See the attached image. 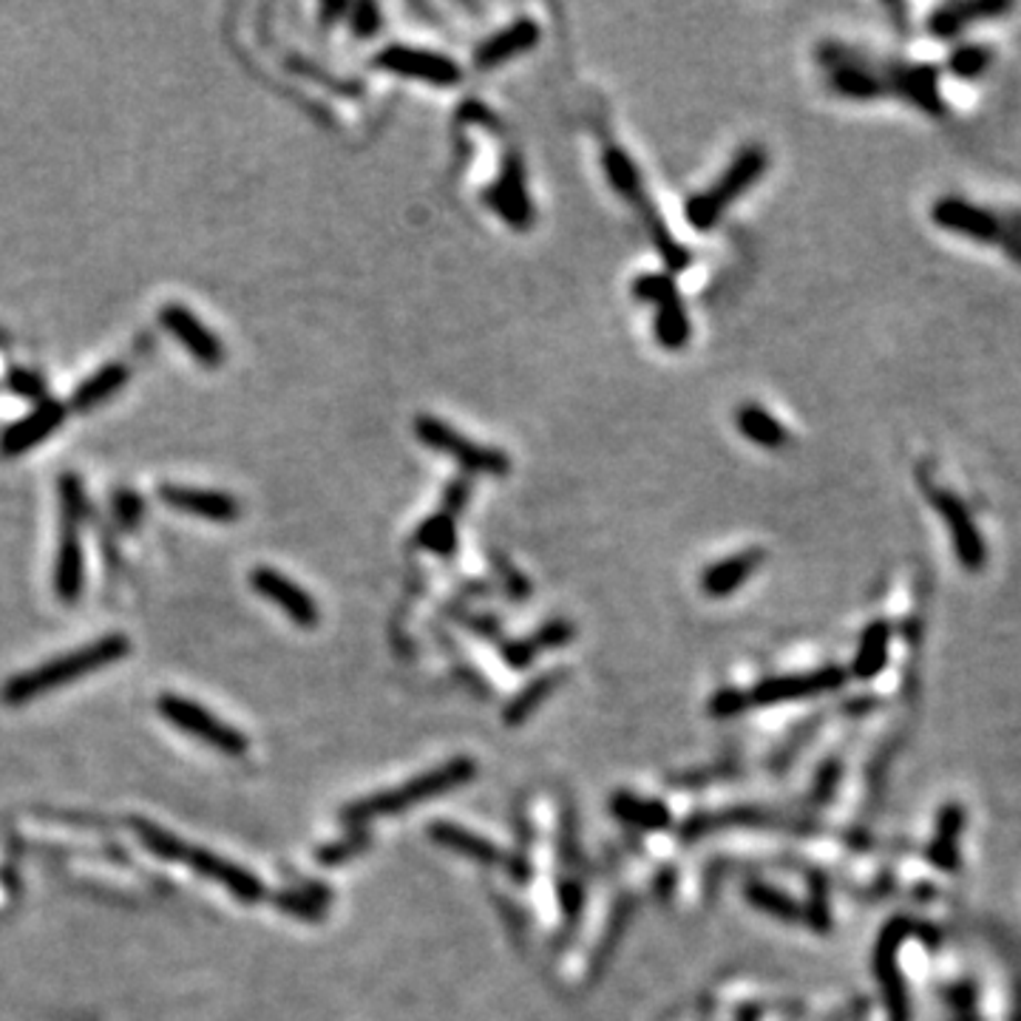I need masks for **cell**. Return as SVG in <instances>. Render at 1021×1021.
I'll return each mask as SVG.
<instances>
[{
	"instance_id": "obj_26",
	"label": "cell",
	"mask_w": 1021,
	"mask_h": 1021,
	"mask_svg": "<svg viewBox=\"0 0 1021 1021\" xmlns=\"http://www.w3.org/2000/svg\"><path fill=\"white\" fill-rule=\"evenodd\" d=\"M899 937H902V933H899L897 928L886 931V937H882V945H880V957H877V970H880L882 988H886V999H888V1008H891L894 1021H906L908 1002H906V993H902V982H899V977H897V968H894V948H897Z\"/></svg>"
},
{
	"instance_id": "obj_17",
	"label": "cell",
	"mask_w": 1021,
	"mask_h": 1021,
	"mask_svg": "<svg viewBox=\"0 0 1021 1021\" xmlns=\"http://www.w3.org/2000/svg\"><path fill=\"white\" fill-rule=\"evenodd\" d=\"M160 497L176 511L205 517L213 522H233L238 517V502L233 494L213 489H191V486H162Z\"/></svg>"
},
{
	"instance_id": "obj_3",
	"label": "cell",
	"mask_w": 1021,
	"mask_h": 1021,
	"mask_svg": "<svg viewBox=\"0 0 1021 1021\" xmlns=\"http://www.w3.org/2000/svg\"><path fill=\"white\" fill-rule=\"evenodd\" d=\"M766 165H769V156H766V151L760 149V145H746V149H741L738 154H735L733 165L726 167L724 174L718 176V182H715L709 191L695 193L693 200L687 202L690 225L701 233L713 231L721 213L733 205L741 193L749 191V187L764 176Z\"/></svg>"
},
{
	"instance_id": "obj_24",
	"label": "cell",
	"mask_w": 1021,
	"mask_h": 1021,
	"mask_svg": "<svg viewBox=\"0 0 1021 1021\" xmlns=\"http://www.w3.org/2000/svg\"><path fill=\"white\" fill-rule=\"evenodd\" d=\"M429 835L435 837V843H440V846L455 848V851H460V855H466V857H474L477 862H489V866H497V862L502 860L500 851H497V848L491 846L486 837L471 835V831L460 829V826H451V823H435V826L429 829Z\"/></svg>"
},
{
	"instance_id": "obj_27",
	"label": "cell",
	"mask_w": 1021,
	"mask_h": 1021,
	"mask_svg": "<svg viewBox=\"0 0 1021 1021\" xmlns=\"http://www.w3.org/2000/svg\"><path fill=\"white\" fill-rule=\"evenodd\" d=\"M829 83L837 94L848 96V100H874V96L882 94L880 80L874 78L868 69H860V65L851 63L831 65Z\"/></svg>"
},
{
	"instance_id": "obj_6",
	"label": "cell",
	"mask_w": 1021,
	"mask_h": 1021,
	"mask_svg": "<svg viewBox=\"0 0 1021 1021\" xmlns=\"http://www.w3.org/2000/svg\"><path fill=\"white\" fill-rule=\"evenodd\" d=\"M156 707L160 713L165 715L176 729L187 735H196L200 741L211 744L213 749H218L222 755H231V758H238V755H245L247 752V738L242 733H236L231 724L225 721H218L216 715L207 713L205 707H200L196 701L182 698V695L165 693L160 695L156 701Z\"/></svg>"
},
{
	"instance_id": "obj_7",
	"label": "cell",
	"mask_w": 1021,
	"mask_h": 1021,
	"mask_svg": "<svg viewBox=\"0 0 1021 1021\" xmlns=\"http://www.w3.org/2000/svg\"><path fill=\"white\" fill-rule=\"evenodd\" d=\"M63 533H60L58 571H54V591L63 602H78L83 591V548H80V514H83V491L74 477H63Z\"/></svg>"
},
{
	"instance_id": "obj_33",
	"label": "cell",
	"mask_w": 1021,
	"mask_h": 1021,
	"mask_svg": "<svg viewBox=\"0 0 1021 1021\" xmlns=\"http://www.w3.org/2000/svg\"><path fill=\"white\" fill-rule=\"evenodd\" d=\"M131 826H134V831L140 835L142 846H149L154 855L162 857V860H182V855H185V843H182L180 837L167 835L165 829H160V826H154V823L149 820H131Z\"/></svg>"
},
{
	"instance_id": "obj_19",
	"label": "cell",
	"mask_w": 1021,
	"mask_h": 1021,
	"mask_svg": "<svg viewBox=\"0 0 1021 1021\" xmlns=\"http://www.w3.org/2000/svg\"><path fill=\"white\" fill-rule=\"evenodd\" d=\"M764 559L766 553L760 551V548H749V551H741L735 553V557L721 559V562H715L713 568L704 571V576H701V591L715 599L729 596V593L738 591L746 579L764 565Z\"/></svg>"
},
{
	"instance_id": "obj_13",
	"label": "cell",
	"mask_w": 1021,
	"mask_h": 1021,
	"mask_svg": "<svg viewBox=\"0 0 1021 1021\" xmlns=\"http://www.w3.org/2000/svg\"><path fill=\"white\" fill-rule=\"evenodd\" d=\"M843 684V670L826 667L817 673L804 675H784V678H769L764 684L746 693V707H769V704H780V701L792 698H806V695L826 693Z\"/></svg>"
},
{
	"instance_id": "obj_23",
	"label": "cell",
	"mask_w": 1021,
	"mask_h": 1021,
	"mask_svg": "<svg viewBox=\"0 0 1021 1021\" xmlns=\"http://www.w3.org/2000/svg\"><path fill=\"white\" fill-rule=\"evenodd\" d=\"M602 167L613 191H616L619 196H624L633 207L647 196L642 185V174H639V167L633 165V160L627 156V151H622L619 145H608V149L602 151Z\"/></svg>"
},
{
	"instance_id": "obj_21",
	"label": "cell",
	"mask_w": 1021,
	"mask_h": 1021,
	"mask_svg": "<svg viewBox=\"0 0 1021 1021\" xmlns=\"http://www.w3.org/2000/svg\"><path fill=\"white\" fill-rule=\"evenodd\" d=\"M1010 12L1008 3H948V7H939L937 12L931 14L928 20V29H931L937 38H953V34L962 32L964 27H970L973 20L979 18H996V14Z\"/></svg>"
},
{
	"instance_id": "obj_9",
	"label": "cell",
	"mask_w": 1021,
	"mask_h": 1021,
	"mask_svg": "<svg viewBox=\"0 0 1021 1021\" xmlns=\"http://www.w3.org/2000/svg\"><path fill=\"white\" fill-rule=\"evenodd\" d=\"M926 494L928 502L937 508L939 517L945 520L948 531H951L959 562H962L968 571H982L984 559H988V548H984L979 528L970 520V511L964 508V502L959 500L957 494H951V491L937 489V486H926Z\"/></svg>"
},
{
	"instance_id": "obj_12",
	"label": "cell",
	"mask_w": 1021,
	"mask_h": 1021,
	"mask_svg": "<svg viewBox=\"0 0 1021 1021\" xmlns=\"http://www.w3.org/2000/svg\"><path fill=\"white\" fill-rule=\"evenodd\" d=\"M251 582H253V591H256L258 596H264L267 602L278 604V608L287 613V619H293V622L302 624V627H315L318 619H321V613H318V604L309 599V593L304 591L302 585H296L293 579L284 576V573L262 565L253 571Z\"/></svg>"
},
{
	"instance_id": "obj_1",
	"label": "cell",
	"mask_w": 1021,
	"mask_h": 1021,
	"mask_svg": "<svg viewBox=\"0 0 1021 1021\" xmlns=\"http://www.w3.org/2000/svg\"><path fill=\"white\" fill-rule=\"evenodd\" d=\"M131 650L129 639L123 633H109L100 642L85 644V647L74 650V653H65L60 658L49 664H40V667L29 670V673H20L9 681L7 687L0 690V698L12 704V707H20V704H27L32 701L34 695L52 693V690L65 687L71 681H78L80 675H89L94 670H103L109 664H116L120 658H125Z\"/></svg>"
},
{
	"instance_id": "obj_20",
	"label": "cell",
	"mask_w": 1021,
	"mask_h": 1021,
	"mask_svg": "<svg viewBox=\"0 0 1021 1021\" xmlns=\"http://www.w3.org/2000/svg\"><path fill=\"white\" fill-rule=\"evenodd\" d=\"M735 426L746 440H752L760 449H784L789 443V431L775 415L764 409L760 404H741L735 411Z\"/></svg>"
},
{
	"instance_id": "obj_10",
	"label": "cell",
	"mask_w": 1021,
	"mask_h": 1021,
	"mask_svg": "<svg viewBox=\"0 0 1021 1021\" xmlns=\"http://www.w3.org/2000/svg\"><path fill=\"white\" fill-rule=\"evenodd\" d=\"M486 202L491 211L511 225L514 231H531L533 225V205L525 187V165L517 154L506 156L500 176L494 185L486 191Z\"/></svg>"
},
{
	"instance_id": "obj_31",
	"label": "cell",
	"mask_w": 1021,
	"mask_h": 1021,
	"mask_svg": "<svg viewBox=\"0 0 1021 1021\" xmlns=\"http://www.w3.org/2000/svg\"><path fill=\"white\" fill-rule=\"evenodd\" d=\"M899 89L906 91V96H911L913 103H919L926 111H931V114H939V111H942V103H939V94H937V74H933L928 65H922V69H913V71H908V69L902 71V74H899Z\"/></svg>"
},
{
	"instance_id": "obj_2",
	"label": "cell",
	"mask_w": 1021,
	"mask_h": 1021,
	"mask_svg": "<svg viewBox=\"0 0 1021 1021\" xmlns=\"http://www.w3.org/2000/svg\"><path fill=\"white\" fill-rule=\"evenodd\" d=\"M477 766L471 764L469 758H457L449 760L446 766L435 772H426V775L415 777L411 784L400 786L395 792H384V795H375L369 800H360V804H353L344 809V817L349 823H364L372 820V817L380 815H392V811L409 809V806H418L423 800H431V797L443 795V792L455 789V786L469 784L471 777H474Z\"/></svg>"
},
{
	"instance_id": "obj_39",
	"label": "cell",
	"mask_w": 1021,
	"mask_h": 1021,
	"mask_svg": "<svg viewBox=\"0 0 1021 1021\" xmlns=\"http://www.w3.org/2000/svg\"><path fill=\"white\" fill-rule=\"evenodd\" d=\"M278 906H282V911L298 913V917H307V919L321 917V906H315V902H309V899H304V897H296V894H282V897H278Z\"/></svg>"
},
{
	"instance_id": "obj_37",
	"label": "cell",
	"mask_w": 1021,
	"mask_h": 1021,
	"mask_svg": "<svg viewBox=\"0 0 1021 1021\" xmlns=\"http://www.w3.org/2000/svg\"><path fill=\"white\" fill-rule=\"evenodd\" d=\"M469 500H471V480L469 477H455V480L446 486L443 508H440V511H446V514H451L457 520V517L466 511Z\"/></svg>"
},
{
	"instance_id": "obj_36",
	"label": "cell",
	"mask_w": 1021,
	"mask_h": 1021,
	"mask_svg": "<svg viewBox=\"0 0 1021 1021\" xmlns=\"http://www.w3.org/2000/svg\"><path fill=\"white\" fill-rule=\"evenodd\" d=\"M553 687H557V675H548V678H540L537 684H531V687H528L525 693L517 695V701L511 704V709L506 713V718L511 721V724H517V721L528 718V715H531V709L537 707V704H540V701L545 698V695L551 693Z\"/></svg>"
},
{
	"instance_id": "obj_32",
	"label": "cell",
	"mask_w": 1021,
	"mask_h": 1021,
	"mask_svg": "<svg viewBox=\"0 0 1021 1021\" xmlns=\"http://www.w3.org/2000/svg\"><path fill=\"white\" fill-rule=\"evenodd\" d=\"M959 829H962V809H959V806H948V809L942 811V820H939L937 843L931 846V857L937 860V866H957Z\"/></svg>"
},
{
	"instance_id": "obj_18",
	"label": "cell",
	"mask_w": 1021,
	"mask_h": 1021,
	"mask_svg": "<svg viewBox=\"0 0 1021 1021\" xmlns=\"http://www.w3.org/2000/svg\"><path fill=\"white\" fill-rule=\"evenodd\" d=\"M182 862H187V866L196 868V871L205 874V877H211V880L222 882L227 891L236 894V897L245 899V902H258V899L264 897V886L258 877H253V874L245 871V868H238V866H233V862L222 860V857L211 855V851L185 846Z\"/></svg>"
},
{
	"instance_id": "obj_25",
	"label": "cell",
	"mask_w": 1021,
	"mask_h": 1021,
	"mask_svg": "<svg viewBox=\"0 0 1021 1021\" xmlns=\"http://www.w3.org/2000/svg\"><path fill=\"white\" fill-rule=\"evenodd\" d=\"M125 380H129V369H125V364H105L103 369H96L91 378H85L83 384L78 386V392H74V398H71V406L85 411V409H91V406L103 404L105 398H111V395L123 389Z\"/></svg>"
},
{
	"instance_id": "obj_29",
	"label": "cell",
	"mask_w": 1021,
	"mask_h": 1021,
	"mask_svg": "<svg viewBox=\"0 0 1021 1021\" xmlns=\"http://www.w3.org/2000/svg\"><path fill=\"white\" fill-rule=\"evenodd\" d=\"M888 624L886 622H874L868 624V630L862 633L860 650H857L855 658V673L860 678H871V675L880 673V667L886 664V653H888Z\"/></svg>"
},
{
	"instance_id": "obj_35",
	"label": "cell",
	"mask_w": 1021,
	"mask_h": 1021,
	"mask_svg": "<svg viewBox=\"0 0 1021 1021\" xmlns=\"http://www.w3.org/2000/svg\"><path fill=\"white\" fill-rule=\"evenodd\" d=\"M746 897H749L752 902L760 908V911H769V913H775V917L795 919L797 913H800L789 897H784V894L775 891V888H769V886H749L746 888Z\"/></svg>"
},
{
	"instance_id": "obj_22",
	"label": "cell",
	"mask_w": 1021,
	"mask_h": 1021,
	"mask_svg": "<svg viewBox=\"0 0 1021 1021\" xmlns=\"http://www.w3.org/2000/svg\"><path fill=\"white\" fill-rule=\"evenodd\" d=\"M636 211L642 213L644 227H647L650 238H653V245L658 247V253H662L664 264H667V270L670 273H684V270H687L690 262H693V256H690L687 247L678 245V242H675V238L670 236V231H667V225H664V218H662V213H658V207H655L653 202H650L647 196H644V200L636 205Z\"/></svg>"
},
{
	"instance_id": "obj_40",
	"label": "cell",
	"mask_w": 1021,
	"mask_h": 1021,
	"mask_svg": "<svg viewBox=\"0 0 1021 1021\" xmlns=\"http://www.w3.org/2000/svg\"><path fill=\"white\" fill-rule=\"evenodd\" d=\"M14 389H18V392H23V395H40L43 392V386H40V380L38 378H29V375H14Z\"/></svg>"
},
{
	"instance_id": "obj_28",
	"label": "cell",
	"mask_w": 1021,
	"mask_h": 1021,
	"mask_svg": "<svg viewBox=\"0 0 1021 1021\" xmlns=\"http://www.w3.org/2000/svg\"><path fill=\"white\" fill-rule=\"evenodd\" d=\"M415 542H418L423 551L437 553V557H455L457 551V520L446 511H437L435 517H426L420 522L418 533H415Z\"/></svg>"
},
{
	"instance_id": "obj_16",
	"label": "cell",
	"mask_w": 1021,
	"mask_h": 1021,
	"mask_svg": "<svg viewBox=\"0 0 1021 1021\" xmlns=\"http://www.w3.org/2000/svg\"><path fill=\"white\" fill-rule=\"evenodd\" d=\"M69 409L60 400H49V404L38 406L32 415H27L23 420L9 426L0 437V455L3 457H20L27 455L29 449H34L38 443H43L45 437H52L54 429L65 420Z\"/></svg>"
},
{
	"instance_id": "obj_42",
	"label": "cell",
	"mask_w": 1021,
	"mask_h": 1021,
	"mask_svg": "<svg viewBox=\"0 0 1021 1021\" xmlns=\"http://www.w3.org/2000/svg\"><path fill=\"white\" fill-rule=\"evenodd\" d=\"M344 12H347V3H333V7L321 9L324 18H327V14H344Z\"/></svg>"
},
{
	"instance_id": "obj_8",
	"label": "cell",
	"mask_w": 1021,
	"mask_h": 1021,
	"mask_svg": "<svg viewBox=\"0 0 1021 1021\" xmlns=\"http://www.w3.org/2000/svg\"><path fill=\"white\" fill-rule=\"evenodd\" d=\"M375 69L398 74V78L423 80V83L431 85H457L463 80V69L455 60L446 58V54L426 52V49H415V45L404 43L386 45L384 52H378Z\"/></svg>"
},
{
	"instance_id": "obj_5",
	"label": "cell",
	"mask_w": 1021,
	"mask_h": 1021,
	"mask_svg": "<svg viewBox=\"0 0 1021 1021\" xmlns=\"http://www.w3.org/2000/svg\"><path fill=\"white\" fill-rule=\"evenodd\" d=\"M630 289H633V298L655 307V340L664 349H670V353H678V349L687 347L693 329H690L687 307L681 302L675 278L667 276V273H644V276H639L636 282L630 284Z\"/></svg>"
},
{
	"instance_id": "obj_11",
	"label": "cell",
	"mask_w": 1021,
	"mask_h": 1021,
	"mask_svg": "<svg viewBox=\"0 0 1021 1021\" xmlns=\"http://www.w3.org/2000/svg\"><path fill=\"white\" fill-rule=\"evenodd\" d=\"M931 216L942 231L973 238V242H982V245H996L999 238H1004L1002 218L984 211V207L959 200V196H942L933 205Z\"/></svg>"
},
{
	"instance_id": "obj_41",
	"label": "cell",
	"mask_w": 1021,
	"mask_h": 1021,
	"mask_svg": "<svg viewBox=\"0 0 1021 1021\" xmlns=\"http://www.w3.org/2000/svg\"><path fill=\"white\" fill-rule=\"evenodd\" d=\"M1008 253H1010V258H1015V262L1021 264V238H1013V242H1008Z\"/></svg>"
},
{
	"instance_id": "obj_38",
	"label": "cell",
	"mask_w": 1021,
	"mask_h": 1021,
	"mask_svg": "<svg viewBox=\"0 0 1021 1021\" xmlns=\"http://www.w3.org/2000/svg\"><path fill=\"white\" fill-rule=\"evenodd\" d=\"M380 29V9L375 3H358L353 9V34L355 38H372Z\"/></svg>"
},
{
	"instance_id": "obj_15",
	"label": "cell",
	"mask_w": 1021,
	"mask_h": 1021,
	"mask_svg": "<svg viewBox=\"0 0 1021 1021\" xmlns=\"http://www.w3.org/2000/svg\"><path fill=\"white\" fill-rule=\"evenodd\" d=\"M542 32L537 27L533 18H517L511 20L506 29H500L497 34H491L489 40H482L474 52L477 69H494V65L508 63V60L520 58V54L531 52L540 43Z\"/></svg>"
},
{
	"instance_id": "obj_4",
	"label": "cell",
	"mask_w": 1021,
	"mask_h": 1021,
	"mask_svg": "<svg viewBox=\"0 0 1021 1021\" xmlns=\"http://www.w3.org/2000/svg\"><path fill=\"white\" fill-rule=\"evenodd\" d=\"M415 435H418V440L426 449L440 451V455L455 460V463L463 471H469V474L502 477L511 469V460H508L506 451L494 449V446L474 443V440H469L466 435H460L455 426H449L440 418H431V415H420V418L415 420Z\"/></svg>"
},
{
	"instance_id": "obj_34",
	"label": "cell",
	"mask_w": 1021,
	"mask_h": 1021,
	"mask_svg": "<svg viewBox=\"0 0 1021 1021\" xmlns=\"http://www.w3.org/2000/svg\"><path fill=\"white\" fill-rule=\"evenodd\" d=\"M990 60H993V54H990L984 45H962V49H957V52L951 54V71L957 78L964 80L982 78L984 71H988Z\"/></svg>"
},
{
	"instance_id": "obj_30",
	"label": "cell",
	"mask_w": 1021,
	"mask_h": 1021,
	"mask_svg": "<svg viewBox=\"0 0 1021 1021\" xmlns=\"http://www.w3.org/2000/svg\"><path fill=\"white\" fill-rule=\"evenodd\" d=\"M613 811H616L622 820L636 823L642 829H664L670 823V815L664 806L653 804V800H642V797L633 795H619L613 800Z\"/></svg>"
},
{
	"instance_id": "obj_14",
	"label": "cell",
	"mask_w": 1021,
	"mask_h": 1021,
	"mask_svg": "<svg viewBox=\"0 0 1021 1021\" xmlns=\"http://www.w3.org/2000/svg\"><path fill=\"white\" fill-rule=\"evenodd\" d=\"M160 321L165 324L167 333H174L176 340H180L182 347L193 355V358L200 360L202 367H218L222 358H225V349L218 344L216 335L205 327V324L196 318L187 307L182 304H167L162 307Z\"/></svg>"
}]
</instances>
